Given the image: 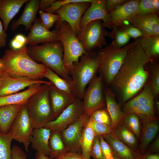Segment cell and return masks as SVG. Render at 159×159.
<instances>
[{"label":"cell","instance_id":"6da1fadb","mask_svg":"<svg viewBox=\"0 0 159 159\" xmlns=\"http://www.w3.org/2000/svg\"><path fill=\"white\" fill-rule=\"evenodd\" d=\"M155 60L147 56L136 39L132 42L111 84L120 91L123 102L130 99L145 85L150 75L146 66Z\"/></svg>","mask_w":159,"mask_h":159},{"label":"cell","instance_id":"7a4b0ae2","mask_svg":"<svg viewBox=\"0 0 159 159\" xmlns=\"http://www.w3.org/2000/svg\"><path fill=\"white\" fill-rule=\"evenodd\" d=\"M27 48L24 46L19 49H7L2 57L5 64V72L14 77L42 80L48 67L38 63L27 53Z\"/></svg>","mask_w":159,"mask_h":159},{"label":"cell","instance_id":"3957f363","mask_svg":"<svg viewBox=\"0 0 159 159\" xmlns=\"http://www.w3.org/2000/svg\"><path fill=\"white\" fill-rule=\"evenodd\" d=\"M27 52L34 60L41 62L62 78L72 80L64 65L63 47L61 41L30 45L27 48Z\"/></svg>","mask_w":159,"mask_h":159},{"label":"cell","instance_id":"277c9868","mask_svg":"<svg viewBox=\"0 0 159 159\" xmlns=\"http://www.w3.org/2000/svg\"><path fill=\"white\" fill-rule=\"evenodd\" d=\"M80 57V61L74 64L69 75L74 85L72 94L76 99L82 100L86 86L96 75L100 57L99 52L92 51Z\"/></svg>","mask_w":159,"mask_h":159},{"label":"cell","instance_id":"5b68a950","mask_svg":"<svg viewBox=\"0 0 159 159\" xmlns=\"http://www.w3.org/2000/svg\"><path fill=\"white\" fill-rule=\"evenodd\" d=\"M132 42L119 49L111 43L99 49L100 60L98 71L102 81L107 85L111 84L120 69Z\"/></svg>","mask_w":159,"mask_h":159},{"label":"cell","instance_id":"8992f818","mask_svg":"<svg viewBox=\"0 0 159 159\" xmlns=\"http://www.w3.org/2000/svg\"><path fill=\"white\" fill-rule=\"evenodd\" d=\"M50 85H42L40 89L30 98L26 103L34 129L44 127L53 119L49 94Z\"/></svg>","mask_w":159,"mask_h":159},{"label":"cell","instance_id":"52a82bcc","mask_svg":"<svg viewBox=\"0 0 159 159\" xmlns=\"http://www.w3.org/2000/svg\"><path fill=\"white\" fill-rule=\"evenodd\" d=\"M55 29L58 31L60 41L62 44L64 64L69 74L73 68L74 64L78 62L80 57L87 53L85 51L82 44L67 22H62L57 29Z\"/></svg>","mask_w":159,"mask_h":159},{"label":"cell","instance_id":"ba28073f","mask_svg":"<svg viewBox=\"0 0 159 159\" xmlns=\"http://www.w3.org/2000/svg\"><path fill=\"white\" fill-rule=\"evenodd\" d=\"M107 31L101 20H96L87 24L81 28L77 37L87 53L96 48H102L107 43L105 37Z\"/></svg>","mask_w":159,"mask_h":159},{"label":"cell","instance_id":"9c48e42d","mask_svg":"<svg viewBox=\"0 0 159 159\" xmlns=\"http://www.w3.org/2000/svg\"><path fill=\"white\" fill-rule=\"evenodd\" d=\"M93 0H82L69 3L62 6L55 12L59 16L55 23V29H57L62 22L65 21L70 26L76 36L80 30L81 19Z\"/></svg>","mask_w":159,"mask_h":159},{"label":"cell","instance_id":"30bf717a","mask_svg":"<svg viewBox=\"0 0 159 159\" xmlns=\"http://www.w3.org/2000/svg\"><path fill=\"white\" fill-rule=\"evenodd\" d=\"M101 75H96L84 92L82 101L84 113L90 115L95 111L104 107L105 100Z\"/></svg>","mask_w":159,"mask_h":159},{"label":"cell","instance_id":"8fae6325","mask_svg":"<svg viewBox=\"0 0 159 159\" xmlns=\"http://www.w3.org/2000/svg\"><path fill=\"white\" fill-rule=\"evenodd\" d=\"M153 93L149 85H145L137 96L126 102L123 106L124 113H133L148 117H156L154 108Z\"/></svg>","mask_w":159,"mask_h":159},{"label":"cell","instance_id":"7c38bea8","mask_svg":"<svg viewBox=\"0 0 159 159\" xmlns=\"http://www.w3.org/2000/svg\"><path fill=\"white\" fill-rule=\"evenodd\" d=\"M34 129L26 104L22 105L9 132L12 135L13 140L23 144L26 151L28 152L30 139Z\"/></svg>","mask_w":159,"mask_h":159},{"label":"cell","instance_id":"4fadbf2b","mask_svg":"<svg viewBox=\"0 0 159 159\" xmlns=\"http://www.w3.org/2000/svg\"><path fill=\"white\" fill-rule=\"evenodd\" d=\"M84 113L82 100L76 99L56 118L49 121L44 127L52 131L61 132L69 125L80 118Z\"/></svg>","mask_w":159,"mask_h":159},{"label":"cell","instance_id":"5bb4252c","mask_svg":"<svg viewBox=\"0 0 159 159\" xmlns=\"http://www.w3.org/2000/svg\"><path fill=\"white\" fill-rule=\"evenodd\" d=\"M90 116L84 113L61 132L62 140L68 152L81 153L80 140L82 130Z\"/></svg>","mask_w":159,"mask_h":159},{"label":"cell","instance_id":"9a60e30c","mask_svg":"<svg viewBox=\"0 0 159 159\" xmlns=\"http://www.w3.org/2000/svg\"><path fill=\"white\" fill-rule=\"evenodd\" d=\"M1 77L0 96L16 93L35 84H51L50 82L43 80H37L26 78L12 77L5 72L1 75Z\"/></svg>","mask_w":159,"mask_h":159},{"label":"cell","instance_id":"2e32d148","mask_svg":"<svg viewBox=\"0 0 159 159\" xmlns=\"http://www.w3.org/2000/svg\"><path fill=\"white\" fill-rule=\"evenodd\" d=\"M127 22L140 30L143 37L159 35V13L135 14Z\"/></svg>","mask_w":159,"mask_h":159},{"label":"cell","instance_id":"e0dca14e","mask_svg":"<svg viewBox=\"0 0 159 159\" xmlns=\"http://www.w3.org/2000/svg\"><path fill=\"white\" fill-rule=\"evenodd\" d=\"M30 31L26 37V44L36 45L39 43H48L60 41L58 31L48 30L43 24L40 18L35 19Z\"/></svg>","mask_w":159,"mask_h":159},{"label":"cell","instance_id":"ac0fdd59","mask_svg":"<svg viewBox=\"0 0 159 159\" xmlns=\"http://www.w3.org/2000/svg\"><path fill=\"white\" fill-rule=\"evenodd\" d=\"M106 0H93L83 14L80 23V29L93 21L101 20L104 27L112 29L110 16L105 9Z\"/></svg>","mask_w":159,"mask_h":159},{"label":"cell","instance_id":"d6986e66","mask_svg":"<svg viewBox=\"0 0 159 159\" xmlns=\"http://www.w3.org/2000/svg\"><path fill=\"white\" fill-rule=\"evenodd\" d=\"M138 115L142 124L140 142L138 150L141 154H143L157 135L159 128V120L156 117L152 118L143 115Z\"/></svg>","mask_w":159,"mask_h":159},{"label":"cell","instance_id":"ffe728a7","mask_svg":"<svg viewBox=\"0 0 159 159\" xmlns=\"http://www.w3.org/2000/svg\"><path fill=\"white\" fill-rule=\"evenodd\" d=\"M49 94L53 120L76 99L73 95L58 89L52 83L49 86Z\"/></svg>","mask_w":159,"mask_h":159},{"label":"cell","instance_id":"44dd1931","mask_svg":"<svg viewBox=\"0 0 159 159\" xmlns=\"http://www.w3.org/2000/svg\"><path fill=\"white\" fill-rule=\"evenodd\" d=\"M140 0H128L108 13L112 29L120 26L135 14Z\"/></svg>","mask_w":159,"mask_h":159},{"label":"cell","instance_id":"7402d4cb","mask_svg":"<svg viewBox=\"0 0 159 159\" xmlns=\"http://www.w3.org/2000/svg\"><path fill=\"white\" fill-rule=\"evenodd\" d=\"M110 146L113 153L121 159H140L138 150H133L121 142L112 133L102 136Z\"/></svg>","mask_w":159,"mask_h":159},{"label":"cell","instance_id":"603a6c76","mask_svg":"<svg viewBox=\"0 0 159 159\" xmlns=\"http://www.w3.org/2000/svg\"><path fill=\"white\" fill-rule=\"evenodd\" d=\"M39 2L40 1L39 0H31L26 3L21 16L11 24L12 30H14L21 25L25 27L26 30L31 29L32 26V24L37 18V13L39 8Z\"/></svg>","mask_w":159,"mask_h":159},{"label":"cell","instance_id":"cb8c5ba5","mask_svg":"<svg viewBox=\"0 0 159 159\" xmlns=\"http://www.w3.org/2000/svg\"><path fill=\"white\" fill-rule=\"evenodd\" d=\"M51 132L44 127L34 129L30 139L33 149L48 157L50 155L49 140Z\"/></svg>","mask_w":159,"mask_h":159},{"label":"cell","instance_id":"d4e9b609","mask_svg":"<svg viewBox=\"0 0 159 159\" xmlns=\"http://www.w3.org/2000/svg\"><path fill=\"white\" fill-rule=\"evenodd\" d=\"M28 0H1L0 18L1 19L4 30L8 28L9 24L18 12L22 5Z\"/></svg>","mask_w":159,"mask_h":159},{"label":"cell","instance_id":"484cf974","mask_svg":"<svg viewBox=\"0 0 159 159\" xmlns=\"http://www.w3.org/2000/svg\"><path fill=\"white\" fill-rule=\"evenodd\" d=\"M41 84H35L24 91L12 94L0 96V107L5 105L26 104L30 98L40 88Z\"/></svg>","mask_w":159,"mask_h":159},{"label":"cell","instance_id":"4316f807","mask_svg":"<svg viewBox=\"0 0 159 159\" xmlns=\"http://www.w3.org/2000/svg\"><path fill=\"white\" fill-rule=\"evenodd\" d=\"M107 110L110 117L111 127L114 130L122 120L125 113L116 101L115 95L109 89L104 87Z\"/></svg>","mask_w":159,"mask_h":159},{"label":"cell","instance_id":"83f0119b","mask_svg":"<svg viewBox=\"0 0 159 159\" xmlns=\"http://www.w3.org/2000/svg\"><path fill=\"white\" fill-rule=\"evenodd\" d=\"M8 105L0 107V132L8 133L21 106Z\"/></svg>","mask_w":159,"mask_h":159},{"label":"cell","instance_id":"f1b7e54d","mask_svg":"<svg viewBox=\"0 0 159 159\" xmlns=\"http://www.w3.org/2000/svg\"><path fill=\"white\" fill-rule=\"evenodd\" d=\"M113 133L117 139L125 145L133 150H138L136 137L122 120L113 130Z\"/></svg>","mask_w":159,"mask_h":159},{"label":"cell","instance_id":"f546056e","mask_svg":"<svg viewBox=\"0 0 159 159\" xmlns=\"http://www.w3.org/2000/svg\"><path fill=\"white\" fill-rule=\"evenodd\" d=\"M148 57L155 59L159 57V35L142 37L136 39Z\"/></svg>","mask_w":159,"mask_h":159},{"label":"cell","instance_id":"4dcf8cb0","mask_svg":"<svg viewBox=\"0 0 159 159\" xmlns=\"http://www.w3.org/2000/svg\"><path fill=\"white\" fill-rule=\"evenodd\" d=\"M95 136L94 130L89 120L83 129L80 140L81 153L87 159H91V149Z\"/></svg>","mask_w":159,"mask_h":159},{"label":"cell","instance_id":"1f68e13d","mask_svg":"<svg viewBox=\"0 0 159 159\" xmlns=\"http://www.w3.org/2000/svg\"><path fill=\"white\" fill-rule=\"evenodd\" d=\"M51 159H55L68 152L62 140L61 132L51 131L49 140Z\"/></svg>","mask_w":159,"mask_h":159},{"label":"cell","instance_id":"d6a6232c","mask_svg":"<svg viewBox=\"0 0 159 159\" xmlns=\"http://www.w3.org/2000/svg\"><path fill=\"white\" fill-rule=\"evenodd\" d=\"M44 77L48 79L49 81L58 89L69 94L73 95L72 92L74 85L72 80H68L62 78L48 67L47 71L44 76Z\"/></svg>","mask_w":159,"mask_h":159},{"label":"cell","instance_id":"836d02e7","mask_svg":"<svg viewBox=\"0 0 159 159\" xmlns=\"http://www.w3.org/2000/svg\"><path fill=\"white\" fill-rule=\"evenodd\" d=\"M106 37H108L112 39L111 43L117 48L120 49L126 45L131 38L120 26L113 28L112 31H107Z\"/></svg>","mask_w":159,"mask_h":159},{"label":"cell","instance_id":"e575fe53","mask_svg":"<svg viewBox=\"0 0 159 159\" xmlns=\"http://www.w3.org/2000/svg\"><path fill=\"white\" fill-rule=\"evenodd\" d=\"M122 120L136 137L140 139L141 130L138 115L133 113H125Z\"/></svg>","mask_w":159,"mask_h":159},{"label":"cell","instance_id":"d590c367","mask_svg":"<svg viewBox=\"0 0 159 159\" xmlns=\"http://www.w3.org/2000/svg\"><path fill=\"white\" fill-rule=\"evenodd\" d=\"M13 140L10 133L0 132V159H11V145Z\"/></svg>","mask_w":159,"mask_h":159},{"label":"cell","instance_id":"8d00e7d4","mask_svg":"<svg viewBox=\"0 0 159 159\" xmlns=\"http://www.w3.org/2000/svg\"><path fill=\"white\" fill-rule=\"evenodd\" d=\"M159 0L139 1L135 14H147L159 13Z\"/></svg>","mask_w":159,"mask_h":159},{"label":"cell","instance_id":"74e56055","mask_svg":"<svg viewBox=\"0 0 159 159\" xmlns=\"http://www.w3.org/2000/svg\"><path fill=\"white\" fill-rule=\"evenodd\" d=\"M89 120L106 124L111 127V120L107 110L104 108L97 110L90 115Z\"/></svg>","mask_w":159,"mask_h":159},{"label":"cell","instance_id":"f35d334b","mask_svg":"<svg viewBox=\"0 0 159 159\" xmlns=\"http://www.w3.org/2000/svg\"><path fill=\"white\" fill-rule=\"evenodd\" d=\"M154 60L152 63L151 80L149 84L155 98L159 93V67L158 63L154 64Z\"/></svg>","mask_w":159,"mask_h":159},{"label":"cell","instance_id":"ab89813d","mask_svg":"<svg viewBox=\"0 0 159 159\" xmlns=\"http://www.w3.org/2000/svg\"><path fill=\"white\" fill-rule=\"evenodd\" d=\"M39 13L42 23L49 30L59 18V16L54 14L48 13L40 11Z\"/></svg>","mask_w":159,"mask_h":159},{"label":"cell","instance_id":"60d3db41","mask_svg":"<svg viewBox=\"0 0 159 159\" xmlns=\"http://www.w3.org/2000/svg\"><path fill=\"white\" fill-rule=\"evenodd\" d=\"M95 135L103 136L110 134L113 130L111 127L106 124L92 122L90 120Z\"/></svg>","mask_w":159,"mask_h":159},{"label":"cell","instance_id":"b9f144b4","mask_svg":"<svg viewBox=\"0 0 159 159\" xmlns=\"http://www.w3.org/2000/svg\"><path fill=\"white\" fill-rule=\"evenodd\" d=\"M120 27L130 38L136 39L139 37H143L141 32L128 22L125 23Z\"/></svg>","mask_w":159,"mask_h":159},{"label":"cell","instance_id":"7bdbcfd3","mask_svg":"<svg viewBox=\"0 0 159 159\" xmlns=\"http://www.w3.org/2000/svg\"><path fill=\"white\" fill-rule=\"evenodd\" d=\"M91 157L93 159H104L102 155L99 136L95 135L91 149Z\"/></svg>","mask_w":159,"mask_h":159},{"label":"cell","instance_id":"ee69618b","mask_svg":"<svg viewBox=\"0 0 159 159\" xmlns=\"http://www.w3.org/2000/svg\"><path fill=\"white\" fill-rule=\"evenodd\" d=\"M102 155L104 159H113V154L109 144L102 136H99Z\"/></svg>","mask_w":159,"mask_h":159},{"label":"cell","instance_id":"f6af8a7d","mask_svg":"<svg viewBox=\"0 0 159 159\" xmlns=\"http://www.w3.org/2000/svg\"><path fill=\"white\" fill-rule=\"evenodd\" d=\"M82 1V0H56L50 7L46 9L44 11L48 13L53 14L56 11L65 5L71 3L81 1Z\"/></svg>","mask_w":159,"mask_h":159},{"label":"cell","instance_id":"bcb514c9","mask_svg":"<svg viewBox=\"0 0 159 159\" xmlns=\"http://www.w3.org/2000/svg\"><path fill=\"white\" fill-rule=\"evenodd\" d=\"M26 43V37L21 34L17 35L11 42V46L14 49H20L24 46Z\"/></svg>","mask_w":159,"mask_h":159},{"label":"cell","instance_id":"7dc6e473","mask_svg":"<svg viewBox=\"0 0 159 159\" xmlns=\"http://www.w3.org/2000/svg\"><path fill=\"white\" fill-rule=\"evenodd\" d=\"M27 155L19 147L14 145L11 148V159H27Z\"/></svg>","mask_w":159,"mask_h":159},{"label":"cell","instance_id":"c3c4849f","mask_svg":"<svg viewBox=\"0 0 159 159\" xmlns=\"http://www.w3.org/2000/svg\"><path fill=\"white\" fill-rule=\"evenodd\" d=\"M128 0H106L105 9L108 13Z\"/></svg>","mask_w":159,"mask_h":159},{"label":"cell","instance_id":"681fc988","mask_svg":"<svg viewBox=\"0 0 159 159\" xmlns=\"http://www.w3.org/2000/svg\"><path fill=\"white\" fill-rule=\"evenodd\" d=\"M55 159H87L81 153L67 152Z\"/></svg>","mask_w":159,"mask_h":159},{"label":"cell","instance_id":"f907efd6","mask_svg":"<svg viewBox=\"0 0 159 159\" xmlns=\"http://www.w3.org/2000/svg\"><path fill=\"white\" fill-rule=\"evenodd\" d=\"M159 136L158 135L152 144L149 150L146 151L145 153L154 154L159 153Z\"/></svg>","mask_w":159,"mask_h":159},{"label":"cell","instance_id":"816d5d0a","mask_svg":"<svg viewBox=\"0 0 159 159\" xmlns=\"http://www.w3.org/2000/svg\"><path fill=\"white\" fill-rule=\"evenodd\" d=\"M0 20V48L5 47L6 45L7 35Z\"/></svg>","mask_w":159,"mask_h":159},{"label":"cell","instance_id":"f5cc1de1","mask_svg":"<svg viewBox=\"0 0 159 159\" xmlns=\"http://www.w3.org/2000/svg\"><path fill=\"white\" fill-rule=\"evenodd\" d=\"M56 0H41L40 1L39 9L40 11H43L50 7Z\"/></svg>","mask_w":159,"mask_h":159},{"label":"cell","instance_id":"db71d44e","mask_svg":"<svg viewBox=\"0 0 159 159\" xmlns=\"http://www.w3.org/2000/svg\"><path fill=\"white\" fill-rule=\"evenodd\" d=\"M140 159H159V153L151 154L145 153L141 154Z\"/></svg>","mask_w":159,"mask_h":159},{"label":"cell","instance_id":"11a10c76","mask_svg":"<svg viewBox=\"0 0 159 159\" xmlns=\"http://www.w3.org/2000/svg\"><path fill=\"white\" fill-rule=\"evenodd\" d=\"M36 159H51L49 157L37 152L35 155Z\"/></svg>","mask_w":159,"mask_h":159},{"label":"cell","instance_id":"9f6ffc18","mask_svg":"<svg viewBox=\"0 0 159 159\" xmlns=\"http://www.w3.org/2000/svg\"><path fill=\"white\" fill-rule=\"evenodd\" d=\"M5 66L2 58H0V75L5 72Z\"/></svg>","mask_w":159,"mask_h":159},{"label":"cell","instance_id":"6f0895ef","mask_svg":"<svg viewBox=\"0 0 159 159\" xmlns=\"http://www.w3.org/2000/svg\"><path fill=\"white\" fill-rule=\"evenodd\" d=\"M155 107L157 111L158 112V111L159 112V102L158 101H157L156 102Z\"/></svg>","mask_w":159,"mask_h":159},{"label":"cell","instance_id":"680465c9","mask_svg":"<svg viewBox=\"0 0 159 159\" xmlns=\"http://www.w3.org/2000/svg\"><path fill=\"white\" fill-rule=\"evenodd\" d=\"M113 159H121L113 154Z\"/></svg>","mask_w":159,"mask_h":159},{"label":"cell","instance_id":"91938a15","mask_svg":"<svg viewBox=\"0 0 159 159\" xmlns=\"http://www.w3.org/2000/svg\"><path fill=\"white\" fill-rule=\"evenodd\" d=\"M1 75H0V84H1Z\"/></svg>","mask_w":159,"mask_h":159},{"label":"cell","instance_id":"94428289","mask_svg":"<svg viewBox=\"0 0 159 159\" xmlns=\"http://www.w3.org/2000/svg\"></svg>","mask_w":159,"mask_h":159}]
</instances>
